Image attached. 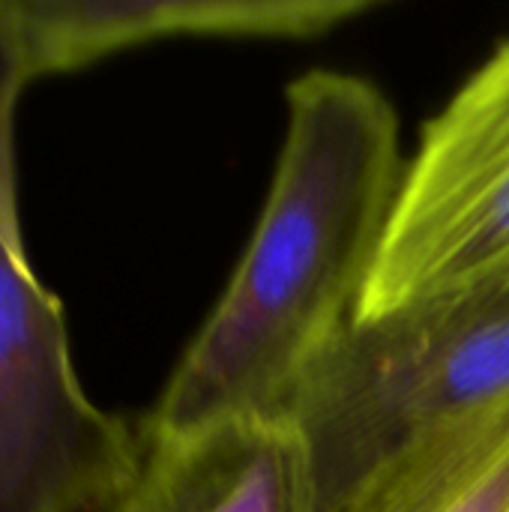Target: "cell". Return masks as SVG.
Listing matches in <instances>:
<instances>
[{
	"mask_svg": "<svg viewBox=\"0 0 509 512\" xmlns=\"http://www.w3.org/2000/svg\"><path fill=\"white\" fill-rule=\"evenodd\" d=\"M285 105L252 237L141 435L285 417L303 378L357 318L408 162L399 114L378 84L336 69L294 78Z\"/></svg>",
	"mask_w": 509,
	"mask_h": 512,
	"instance_id": "cell-1",
	"label": "cell"
},
{
	"mask_svg": "<svg viewBox=\"0 0 509 512\" xmlns=\"http://www.w3.org/2000/svg\"><path fill=\"white\" fill-rule=\"evenodd\" d=\"M509 402V282L357 321L303 378L285 420L306 512H339L420 441Z\"/></svg>",
	"mask_w": 509,
	"mask_h": 512,
	"instance_id": "cell-2",
	"label": "cell"
},
{
	"mask_svg": "<svg viewBox=\"0 0 509 512\" xmlns=\"http://www.w3.org/2000/svg\"><path fill=\"white\" fill-rule=\"evenodd\" d=\"M21 90L0 57V512H105L138 471L141 432L87 396L63 309L30 267L15 195Z\"/></svg>",
	"mask_w": 509,
	"mask_h": 512,
	"instance_id": "cell-3",
	"label": "cell"
},
{
	"mask_svg": "<svg viewBox=\"0 0 509 512\" xmlns=\"http://www.w3.org/2000/svg\"><path fill=\"white\" fill-rule=\"evenodd\" d=\"M509 282V39L426 120L357 321Z\"/></svg>",
	"mask_w": 509,
	"mask_h": 512,
	"instance_id": "cell-4",
	"label": "cell"
},
{
	"mask_svg": "<svg viewBox=\"0 0 509 512\" xmlns=\"http://www.w3.org/2000/svg\"><path fill=\"white\" fill-rule=\"evenodd\" d=\"M375 0H0V57L21 87L171 39H315Z\"/></svg>",
	"mask_w": 509,
	"mask_h": 512,
	"instance_id": "cell-5",
	"label": "cell"
},
{
	"mask_svg": "<svg viewBox=\"0 0 509 512\" xmlns=\"http://www.w3.org/2000/svg\"><path fill=\"white\" fill-rule=\"evenodd\" d=\"M105 512H306L303 459L285 417L141 435L132 483Z\"/></svg>",
	"mask_w": 509,
	"mask_h": 512,
	"instance_id": "cell-6",
	"label": "cell"
},
{
	"mask_svg": "<svg viewBox=\"0 0 509 512\" xmlns=\"http://www.w3.org/2000/svg\"><path fill=\"white\" fill-rule=\"evenodd\" d=\"M339 512H509V402L420 441Z\"/></svg>",
	"mask_w": 509,
	"mask_h": 512,
	"instance_id": "cell-7",
	"label": "cell"
}]
</instances>
